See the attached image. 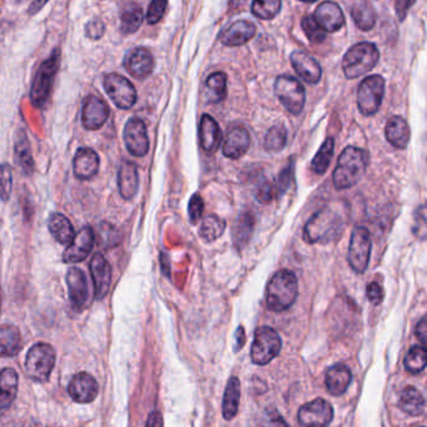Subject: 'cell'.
Instances as JSON below:
<instances>
[{
  "instance_id": "cell-1",
  "label": "cell",
  "mask_w": 427,
  "mask_h": 427,
  "mask_svg": "<svg viewBox=\"0 0 427 427\" xmlns=\"http://www.w3.org/2000/svg\"><path fill=\"white\" fill-rule=\"evenodd\" d=\"M346 227V219L341 210L327 206L312 216L304 228L307 244H330L341 237Z\"/></svg>"
},
{
  "instance_id": "cell-2",
  "label": "cell",
  "mask_w": 427,
  "mask_h": 427,
  "mask_svg": "<svg viewBox=\"0 0 427 427\" xmlns=\"http://www.w3.org/2000/svg\"><path fill=\"white\" fill-rule=\"evenodd\" d=\"M368 166V153L353 146H348L339 155L337 166L333 170V186L336 190L351 188L365 176Z\"/></svg>"
},
{
  "instance_id": "cell-3",
  "label": "cell",
  "mask_w": 427,
  "mask_h": 427,
  "mask_svg": "<svg viewBox=\"0 0 427 427\" xmlns=\"http://www.w3.org/2000/svg\"><path fill=\"white\" fill-rule=\"evenodd\" d=\"M299 296V281L296 275L281 270L271 278L266 288V305L270 311L284 312L288 310Z\"/></svg>"
},
{
  "instance_id": "cell-4",
  "label": "cell",
  "mask_w": 427,
  "mask_h": 427,
  "mask_svg": "<svg viewBox=\"0 0 427 427\" xmlns=\"http://www.w3.org/2000/svg\"><path fill=\"white\" fill-rule=\"evenodd\" d=\"M380 59L377 47L370 41H361L347 50L342 59V69L348 79L359 78L375 68Z\"/></svg>"
},
{
  "instance_id": "cell-5",
  "label": "cell",
  "mask_w": 427,
  "mask_h": 427,
  "mask_svg": "<svg viewBox=\"0 0 427 427\" xmlns=\"http://www.w3.org/2000/svg\"><path fill=\"white\" fill-rule=\"evenodd\" d=\"M61 64V52L55 49L37 70L30 88V101L37 108H43L49 99L55 75Z\"/></svg>"
},
{
  "instance_id": "cell-6",
  "label": "cell",
  "mask_w": 427,
  "mask_h": 427,
  "mask_svg": "<svg viewBox=\"0 0 427 427\" xmlns=\"http://www.w3.org/2000/svg\"><path fill=\"white\" fill-rule=\"evenodd\" d=\"M54 347L49 344H37L29 350L26 359L27 375L35 381H47L55 366Z\"/></svg>"
},
{
  "instance_id": "cell-7",
  "label": "cell",
  "mask_w": 427,
  "mask_h": 427,
  "mask_svg": "<svg viewBox=\"0 0 427 427\" xmlns=\"http://www.w3.org/2000/svg\"><path fill=\"white\" fill-rule=\"evenodd\" d=\"M281 348L282 341L279 335L268 326L259 327L255 333V339L252 342V362L258 366L267 365L272 359L277 357L281 352Z\"/></svg>"
},
{
  "instance_id": "cell-8",
  "label": "cell",
  "mask_w": 427,
  "mask_h": 427,
  "mask_svg": "<svg viewBox=\"0 0 427 427\" xmlns=\"http://www.w3.org/2000/svg\"><path fill=\"white\" fill-rule=\"evenodd\" d=\"M386 81L384 77L373 75L366 77L357 88V107L364 116L376 115L380 110L385 95Z\"/></svg>"
},
{
  "instance_id": "cell-9",
  "label": "cell",
  "mask_w": 427,
  "mask_h": 427,
  "mask_svg": "<svg viewBox=\"0 0 427 427\" xmlns=\"http://www.w3.org/2000/svg\"><path fill=\"white\" fill-rule=\"evenodd\" d=\"M275 92L279 102L291 115L297 116L305 107L306 92L301 81L291 75H279L275 81Z\"/></svg>"
},
{
  "instance_id": "cell-10",
  "label": "cell",
  "mask_w": 427,
  "mask_h": 427,
  "mask_svg": "<svg viewBox=\"0 0 427 427\" xmlns=\"http://www.w3.org/2000/svg\"><path fill=\"white\" fill-rule=\"evenodd\" d=\"M371 236L370 232L367 231L365 227H355L351 241L348 246V253H347V261L351 266L353 271L357 273H364L366 271L367 266L370 262V255H371Z\"/></svg>"
},
{
  "instance_id": "cell-11",
  "label": "cell",
  "mask_w": 427,
  "mask_h": 427,
  "mask_svg": "<svg viewBox=\"0 0 427 427\" xmlns=\"http://www.w3.org/2000/svg\"><path fill=\"white\" fill-rule=\"evenodd\" d=\"M103 86L118 108H132L137 101V90L135 86L122 75L109 73L104 75Z\"/></svg>"
},
{
  "instance_id": "cell-12",
  "label": "cell",
  "mask_w": 427,
  "mask_h": 427,
  "mask_svg": "<svg viewBox=\"0 0 427 427\" xmlns=\"http://www.w3.org/2000/svg\"><path fill=\"white\" fill-rule=\"evenodd\" d=\"M123 138L129 153L135 157H144L150 150V139L146 123L139 118H130L124 126Z\"/></svg>"
},
{
  "instance_id": "cell-13",
  "label": "cell",
  "mask_w": 427,
  "mask_h": 427,
  "mask_svg": "<svg viewBox=\"0 0 427 427\" xmlns=\"http://www.w3.org/2000/svg\"><path fill=\"white\" fill-rule=\"evenodd\" d=\"M332 419V406L324 399L307 402L299 410V424L304 427H327Z\"/></svg>"
},
{
  "instance_id": "cell-14",
  "label": "cell",
  "mask_w": 427,
  "mask_h": 427,
  "mask_svg": "<svg viewBox=\"0 0 427 427\" xmlns=\"http://www.w3.org/2000/svg\"><path fill=\"white\" fill-rule=\"evenodd\" d=\"M109 107L102 98L97 95H89L86 98L81 108V123L88 130H98L102 128L109 118Z\"/></svg>"
},
{
  "instance_id": "cell-15",
  "label": "cell",
  "mask_w": 427,
  "mask_h": 427,
  "mask_svg": "<svg viewBox=\"0 0 427 427\" xmlns=\"http://www.w3.org/2000/svg\"><path fill=\"white\" fill-rule=\"evenodd\" d=\"M95 246V231L92 227L86 226L75 235L73 241L68 244L63 253V261L66 264H78L88 257Z\"/></svg>"
},
{
  "instance_id": "cell-16",
  "label": "cell",
  "mask_w": 427,
  "mask_h": 427,
  "mask_svg": "<svg viewBox=\"0 0 427 427\" xmlns=\"http://www.w3.org/2000/svg\"><path fill=\"white\" fill-rule=\"evenodd\" d=\"M89 267L95 285V299H103L108 295L112 285V267L101 252H97L92 257Z\"/></svg>"
},
{
  "instance_id": "cell-17",
  "label": "cell",
  "mask_w": 427,
  "mask_h": 427,
  "mask_svg": "<svg viewBox=\"0 0 427 427\" xmlns=\"http://www.w3.org/2000/svg\"><path fill=\"white\" fill-rule=\"evenodd\" d=\"M124 68L137 79H144L153 72L155 58L148 49L135 48L124 57Z\"/></svg>"
},
{
  "instance_id": "cell-18",
  "label": "cell",
  "mask_w": 427,
  "mask_h": 427,
  "mask_svg": "<svg viewBox=\"0 0 427 427\" xmlns=\"http://www.w3.org/2000/svg\"><path fill=\"white\" fill-rule=\"evenodd\" d=\"M99 386L95 377L88 373L75 375L68 386L69 396L77 404H90L97 399Z\"/></svg>"
},
{
  "instance_id": "cell-19",
  "label": "cell",
  "mask_w": 427,
  "mask_h": 427,
  "mask_svg": "<svg viewBox=\"0 0 427 427\" xmlns=\"http://www.w3.org/2000/svg\"><path fill=\"white\" fill-rule=\"evenodd\" d=\"M312 17L326 33H335L345 26V15L339 4L332 1L321 3Z\"/></svg>"
},
{
  "instance_id": "cell-20",
  "label": "cell",
  "mask_w": 427,
  "mask_h": 427,
  "mask_svg": "<svg viewBox=\"0 0 427 427\" xmlns=\"http://www.w3.org/2000/svg\"><path fill=\"white\" fill-rule=\"evenodd\" d=\"M67 285H68L69 299L75 310L81 311L88 302L89 288L88 281L78 267L69 268L67 273Z\"/></svg>"
},
{
  "instance_id": "cell-21",
  "label": "cell",
  "mask_w": 427,
  "mask_h": 427,
  "mask_svg": "<svg viewBox=\"0 0 427 427\" xmlns=\"http://www.w3.org/2000/svg\"><path fill=\"white\" fill-rule=\"evenodd\" d=\"M291 64L295 72L297 73L302 81L308 84H316L319 83L322 75V69L319 66V61H316L313 57L307 54L304 50H295L290 55Z\"/></svg>"
},
{
  "instance_id": "cell-22",
  "label": "cell",
  "mask_w": 427,
  "mask_h": 427,
  "mask_svg": "<svg viewBox=\"0 0 427 427\" xmlns=\"http://www.w3.org/2000/svg\"><path fill=\"white\" fill-rule=\"evenodd\" d=\"M250 146H251V137L248 130L242 126H235L227 132L222 150L227 158L238 159L248 152Z\"/></svg>"
},
{
  "instance_id": "cell-23",
  "label": "cell",
  "mask_w": 427,
  "mask_h": 427,
  "mask_svg": "<svg viewBox=\"0 0 427 427\" xmlns=\"http://www.w3.org/2000/svg\"><path fill=\"white\" fill-rule=\"evenodd\" d=\"M257 34V27L250 21H238L224 29L219 41L226 47H239L251 41Z\"/></svg>"
},
{
  "instance_id": "cell-24",
  "label": "cell",
  "mask_w": 427,
  "mask_h": 427,
  "mask_svg": "<svg viewBox=\"0 0 427 427\" xmlns=\"http://www.w3.org/2000/svg\"><path fill=\"white\" fill-rule=\"evenodd\" d=\"M222 142V130L213 117L203 115L199 123V143L206 155L212 156Z\"/></svg>"
},
{
  "instance_id": "cell-25",
  "label": "cell",
  "mask_w": 427,
  "mask_h": 427,
  "mask_svg": "<svg viewBox=\"0 0 427 427\" xmlns=\"http://www.w3.org/2000/svg\"><path fill=\"white\" fill-rule=\"evenodd\" d=\"M99 157L92 148H81L77 150L73 159L75 176L81 181H88L99 170Z\"/></svg>"
},
{
  "instance_id": "cell-26",
  "label": "cell",
  "mask_w": 427,
  "mask_h": 427,
  "mask_svg": "<svg viewBox=\"0 0 427 427\" xmlns=\"http://www.w3.org/2000/svg\"><path fill=\"white\" fill-rule=\"evenodd\" d=\"M118 188L121 196L126 201H130L136 197L139 188V176L136 163L123 161L118 170Z\"/></svg>"
},
{
  "instance_id": "cell-27",
  "label": "cell",
  "mask_w": 427,
  "mask_h": 427,
  "mask_svg": "<svg viewBox=\"0 0 427 427\" xmlns=\"http://www.w3.org/2000/svg\"><path fill=\"white\" fill-rule=\"evenodd\" d=\"M352 381L351 370L344 364H336L326 373L325 384L327 391L333 396H341L346 393Z\"/></svg>"
},
{
  "instance_id": "cell-28",
  "label": "cell",
  "mask_w": 427,
  "mask_h": 427,
  "mask_svg": "<svg viewBox=\"0 0 427 427\" xmlns=\"http://www.w3.org/2000/svg\"><path fill=\"white\" fill-rule=\"evenodd\" d=\"M385 136L388 143L397 150H405L410 138H411V130L410 126L405 118L400 116L391 117L388 119L385 128Z\"/></svg>"
},
{
  "instance_id": "cell-29",
  "label": "cell",
  "mask_w": 427,
  "mask_h": 427,
  "mask_svg": "<svg viewBox=\"0 0 427 427\" xmlns=\"http://www.w3.org/2000/svg\"><path fill=\"white\" fill-rule=\"evenodd\" d=\"M256 226V219L251 212H242L235 221L232 227V241L235 247L239 251L250 242L253 230Z\"/></svg>"
},
{
  "instance_id": "cell-30",
  "label": "cell",
  "mask_w": 427,
  "mask_h": 427,
  "mask_svg": "<svg viewBox=\"0 0 427 427\" xmlns=\"http://www.w3.org/2000/svg\"><path fill=\"white\" fill-rule=\"evenodd\" d=\"M202 97L208 104L224 102L227 97V75L222 72L212 73L204 83Z\"/></svg>"
},
{
  "instance_id": "cell-31",
  "label": "cell",
  "mask_w": 427,
  "mask_h": 427,
  "mask_svg": "<svg viewBox=\"0 0 427 427\" xmlns=\"http://www.w3.org/2000/svg\"><path fill=\"white\" fill-rule=\"evenodd\" d=\"M18 393V373L10 367L0 371V411L10 406Z\"/></svg>"
},
{
  "instance_id": "cell-32",
  "label": "cell",
  "mask_w": 427,
  "mask_h": 427,
  "mask_svg": "<svg viewBox=\"0 0 427 427\" xmlns=\"http://www.w3.org/2000/svg\"><path fill=\"white\" fill-rule=\"evenodd\" d=\"M48 228L58 244L68 246L75 238V228L68 218L61 213H52L48 221Z\"/></svg>"
},
{
  "instance_id": "cell-33",
  "label": "cell",
  "mask_w": 427,
  "mask_h": 427,
  "mask_svg": "<svg viewBox=\"0 0 427 427\" xmlns=\"http://www.w3.org/2000/svg\"><path fill=\"white\" fill-rule=\"evenodd\" d=\"M21 350V331L15 326H0V357H13Z\"/></svg>"
},
{
  "instance_id": "cell-34",
  "label": "cell",
  "mask_w": 427,
  "mask_h": 427,
  "mask_svg": "<svg viewBox=\"0 0 427 427\" xmlns=\"http://www.w3.org/2000/svg\"><path fill=\"white\" fill-rule=\"evenodd\" d=\"M399 405L405 414L420 416L425 411L426 401L420 390L414 386H407L401 393Z\"/></svg>"
},
{
  "instance_id": "cell-35",
  "label": "cell",
  "mask_w": 427,
  "mask_h": 427,
  "mask_svg": "<svg viewBox=\"0 0 427 427\" xmlns=\"http://www.w3.org/2000/svg\"><path fill=\"white\" fill-rule=\"evenodd\" d=\"M241 400V381L236 376H232L224 390L222 414L226 420H232L237 415Z\"/></svg>"
},
{
  "instance_id": "cell-36",
  "label": "cell",
  "mask_w": 427,
  "mask_h": 427,
  "mask_svg": "<svg viewBox=\"0 0 427 427\" xmlns=\"http://www.w3.org/2000/svg\"><path fill=\"white\" fill-rule=\"evenodd\" d=\"M351 17L359 30L368 32L376 24V12L368 1H357L351 8Z\"/></svg>"
},
{
  "instance_id": "cell-37",
  "label": "cell",
  "mask_w": 427,
  "mask_h": 427,
  "mask_svg": "<svg viewBox=\"0 0 427 427\" xmlns=\"http://www.w3.org/2000/svg\"><path fill=\"white\" fill-rule=\"evenodd\" d=\"M15 158H17V163L19 164V167L27 176L33 175L34 161H33V156H32L30 143L28 141V137L24 129H21L19 132V137L17 138V142H15Z\"/></svg>"
},
{
  "instance_id": "cell-38",
  "label": "cell",
  "mask_w": 427,
  "mask_h": 427,
  "mask_svg": "<svg viewBox=\"0 0 427 427\" xmlns=\"http://www.w3.org/2000/svg\"><path fill=\"white\" fill-rule=\"evenodd\" d=\"M143 23L142 8L137 4H130L121 12V30L124 34L136 33Z\"/></svg>"
},
{
  "instance_id": "cell-39",
  "label": "cell",
  "mask_w": 427,
  "mask_h": 427,
  "mask_svg": "<svg viewBox=\"0 0 427 427\" xmlns=\"http://www.w3.org/2000/svg\"><path fill=\"white\" fill-rule=\"evenodd\" d=\"M333 150H335V141L330 137L322 143L319 152L312 159L311 170L316 175H324L326 170H328L331 161H332Z\"/></svg>"
},
{
  "instance_id": "cell-40",
  "label": "cell",
  "mask_w": 427,
  "mask_h": 427,
  "mask_svg": "<svg viewBox=\"0 0 427 427\" xmlns=\"http://www.w3.org/2000/svg\"><path fill=\"white\" fill-rule=\"evenodd\" d=\"M226 230V222L216 215H210L204 218L199 228V236L204 242H213L221 237Z\"/></svg>"
},
{
  "instance_id": "cell-41",
  "label": "cell",
  "mask_w": 427,
  "mask_h": 427,
  "mask_svg": "<svg viewBox=\"0 0 427 427\" xmlns=\"http://www.w3.org/2000/svg\"><path fill=\"white\" fill-rule=\"evenodd\" d=\"M426 361V347L419 345V346H413L410 348V351L407 352L404 359V365L408 373H420L425 370Z\"/></svg>"
},
{
  "instance_id": "cell-42",
  "label": "cell",
  "mask_w": 427,
  "mask_h": 427,
  "mask_svg": "<svg viewBox=\"0 0 427 427\" xmlns=\"http://www.w3.org/2000/svg\"><path fill=\"white\" fill-rule=\"evenodd\" d=\"M282 3L279 0H256L252 3V13L264 21H271L281 10Z\"/></svg>"
},
{
  "instance_id": "cell-43",
  "label": "cell",
  "mask_w": 427,
  "mask_h": 427,
  "mask_svg": "<svg viewBox=\"0 0 427 427\" xmlns=\"http://www.w3.org/2000/svg\"><path fill=\"white\" fill-rule=\"evenodd\" d=\"M287 144V130L282 126H273L265 137V148L270 152H281Z\"/></svg>"
},
{
  "instance_id": "cell-44",
  "label": "cell",
  "mask_w": 427,
  "mask_h": 427,
  "mask_svg": "<svg viewBox=\"0 0 427 427\" xmlns=\"http://www.w3.org/2000/svg\"><path fill=\"white\" fill-rule=\"evenodd\" d=\"M301 27L304 29L307 38L313 44H319V43L325 41L327 33L322 28L319 27L316 21L313 19L312 15L304 17V19L301 21Z\"/></svg>"
},
{
  "instance_id": "cell-45",
  "label": "cell",
  "mask_w": 427,
  "mask_h": 427,
  "mask_svg": "<svg viewBox=\"0 0 427 427\" xmlns=\"http://www.w3.org/2000/svg\"><path fill=\"white\" fill-rule=\"evenodd\" d=\"M13 190L12 168L7 163L0 164V199L8 202Z\"/></svg>"
},
{
  "instance_id": "cell-46",
  "label": "cell",
  "mask_w": 427,
  "mask_h": 427,
  "mask_svg": "<svg viewBox=\"0 0 427 427\" xmlns=\"http://www.w3.org/2000/svg\"><path fill=\"white\" fill-rule=\"evenodd\" d=\"M277 196V190L276 187L270 182H262L258 184L257 188L255 190V197L259 203L267 204L271 203L273 198Z\"/></svg>"
},
{
  "instance_id": "cell-47",
  "label": "cell",
  "mask_w": 427,
  "mask_h": 427,
  "mask_svg": "<svg viewBox=\"0 0 427 427\" xmlns=\"http://www.w3.org/2000/svg\"><path fill=\"white\" fill-rule=\"evenodd\" d=\"M168 7V3L164 0H155L152 1L147 10V21L150 24H157L161 21L163 15L166 13V9Z\"/></svg>"
},
{
  "instance_id": "cell-48",
  "label": "cell",
  "mask_w": 427,
  "mask_h": 427,
  "mask_svg": "<svg viewBox=\"0 0 427 427\" xmlns=\"http://www.w3.org/2000/svg\"><path fill=\"white\" fill-rule=\"evenodd\" d=\"M99 236H101V244L104 247H115L119 244V236H117V230L112 224H104L99 226Z\"/></svg>"
},
{
  "instance_id": "cell-49",
  "label": "cell",
  "mask_w": 427,
  "mask_h": 427,
  "mask_svg": "<svg viewBox=\"0 0 427 427\" xmlns=\"http://www.w3.org/2000/svg\"><path fill=\"white\" fill-rule=\"evenodd\" d=\"M259 427H291L277 410H268L259 420Z\"/></svg>"
},
{
  "instance_id": "cell-50",
  "label": "cell",
  "mask_w": 427,
  "mask_h": 427,
  "mask_svg": "<svg viewBox=\"0 0 427 427\" xmlns=\"http://www.w3.org/2000/svg\"><path fill=\"white\" fill-rule=\"evenodd\" d=\"M204 210L203 198L201 195H193L190 198V204H188V216H190V222L196 224L201 217Z\"/></svg>"
},
{
  "instance_id": "cell-51",
  "label": "cell",
  "mask_w": 427,
  "mask_h": 427,
  "mask_svg": "<svg viewBox=\"0 0 427 427\" xmlns=\"http://www.w3.org/2000/svg\"><path fill=\"white\" fill-rule=\"evenodd\" d=\"M293 176H295V163L291 162L290 166L284 168V170L278 177L277 186H276L277 193L282 195V193H285L286 190H288V187L293 182Z\"/></svg>"
},
{
  "instance_id": "cell-52",
  "label": "cell",
  "mask_w": 427,
  "mask_h": 427,
  "mask_svg": "<svg viewBox=\"0 0 427 427\" xmlns=\"http://www.w3.org/2000/svg\"><path fill=\"white\" fill-rule=\"evenodd\" d=\"M106 24L102 19H93L88 21L86 26V35L92 41H98L104 35Z\"/></svg>"
},
{
  "instance_id": "cell-53",
  "label": "cell",
  "mask_w": 427,
  "mask_h": 427,
  "mask_svg": "<svg viewBox=\"0 0 427 427\" xmlns=\"http://www.w3.org/2000/svg\"><path fill=\"white\" fill-rule=\"evenodd\" d=\"M366 295L367 299H370V302L373 305H380L381 302L384 301V297H385L384 288L377 282H371L370 285L367 286Z\"/></svg>"
},
{
  "instance_id": "cell-54",
  "label": "cell",
  "mask_w": 427,
  "mask_h": 427,
  "mask_svg": "<svg viewBox=\"0 0 427 427\" xmlns=\"http://www.w3.org/2000/svg\"><path fill=\"white\" fill-rule=\"evenodd\" d=\"M417 210L420 218H415V227L414 233L420 237L421 239L425 238V233H426V217H425V206L422 204L420 206V208Z\"/></svg>"
},
{
  "instance_id": "cell-55",
  "label": "cell",
  "mask_w": 427,
  "mask_h": 427,
  "mask_svg": "<svg viewBox=\"0 0 427 427\" xmlns=\"http://www.w3.org/2000/svg\"><path fill=\"white\" fill-rule=\"evenodd\" d=\"M414 0H397L395 3V9H396V14L399 17V19L401 21H404L406 18L407 12L408 9L414 6Z\"/></svg>"
},
{
  "instance_id": "cell-56",
  "label": "cell",
  "mask_w": 427,
  "mask_h": 427,
  "mask_svg": "<svg viewBox=\"0 0 427 427\" xmlns=\"http://www.w3.org/2000/svg\"><path fill=\"white\" fill-rule=\"evenodd\" d=\"M416 337L420 339L421 346H425L427 339L426 317H422L416 326Z\"/></svg>"
},
{
  "instance_id": "cell-57",
  "label": "cell",
  "mask_w": 427,
  "mask_h": 427,
  "mask_svg": "<svg viewBox=\"0 0 427 427\" xmlns=\"http://www.w3.org/2000/svg\"><path fill=\"white\" fill-rule=\"evenodd\" d=\"M146 427H163V416L159 411H153L150 415Z\"/></svg>"
},
{
  "instance_id": "cell-58",
  "label": "cell",
  "mask_w": 427,
  "mask_h": 427,
  "mask_svg": "<svg viewBox=\"0 0 427 427\" xmlns=\"http://www.w3.org/2000/svg\"><path fill=\"white\" fill-rule=\"evenodd\" d=\"M236 336H237V339H239V342L237 344V348H236V351L238 350H241L244 345V341H246V336H244V327H239L238 328L237 332H236Z\"/></svg>"
},
{
  "instance_id": "cell-59",
  "label": "cell",
  "mask_w": 427,
  "mask_h": 427,
  "mask_svg": "<svg viewBox=\"0 0 427 427\" xmlns=\"http://www.w3.org/2000/svg\"><path fill=\"white\" fill-rule=\"evenodd\" d=\"M47 3L44 1V3H41V1H34V3H32V6L29 8V14H35L41 8L44 7Z\"/></svg>"
},
{
  "instance_id": "cell-60",
  "label": "cell",
  "mask_w": 427,
  "mask_h": 427,
  "mask_svg": "<svg viewBox=\"0 0 427 427\" xmlns=\"http://www.w3.org/2000/svg\"><path fill=\"white\" fill-rule=\"evenodd\" d=\"M0 313H1V288H0Z\"/></svg>"
},
{
  "instance_id": "cell-61",
  "label": "cell",
  "mask_w": 427,
  "mask_h": 427,
  "mask_svg": "<svg viewBox=\"0 0 427 427\" xmlns=\"http://www.w3.org/2000/svg\"><path fill=\"white\" fill-rule=\"evenodd\" d=\"M421 427H424V426H421Z\"/></svg>"
}]
</instances>
